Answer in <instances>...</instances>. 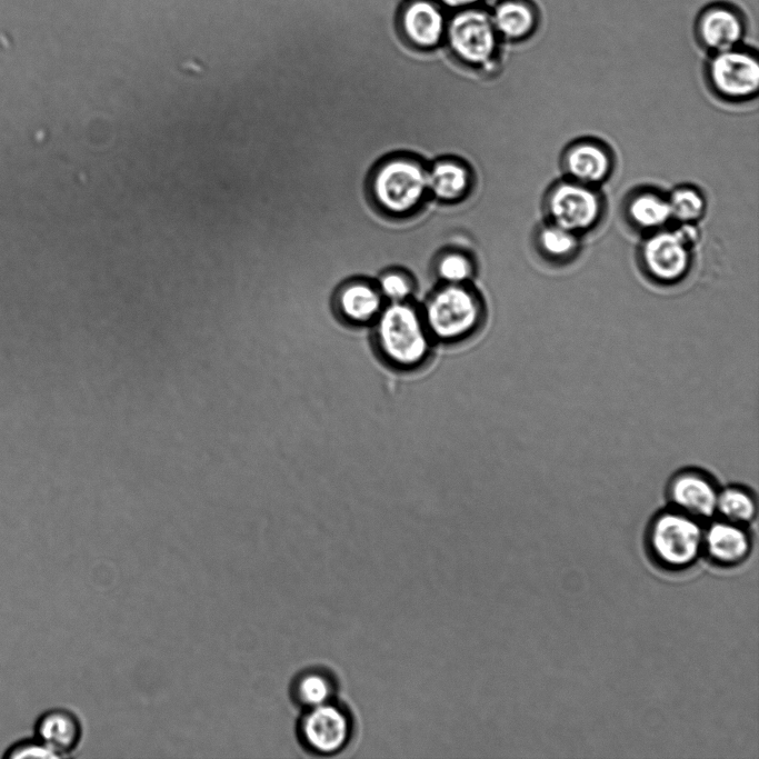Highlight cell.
Returning a JSON list of instances; mask_svg holds the SVG:
<instances>
[{
  "label": "cell",
  "mask_w": 759,
  "mask_h": 759,
  "mask_svg": "<svg viewBox=\"0 0 759 759\" xmlns=\"http://www.w3.org/2000/svg\"><path fill=\"white\" fill-rule=\"evenodd\" d=\"M699 239L696 223H679L673 229L650 232L640 247L646 274L657 283L675 284L689 272L692 249Z\"/></svg>",
  "instance_id": "cell-3"
},
{
  "label": "cell",
  "mask_w": 759,
  "mask_h": 759,
  "mask_svg": "<svg viewBox=\"0 0 759 759\" xmlns=\"http://www.w3.org/2000/svg\"><path fill=\"white\" fill-rule=\"evenodd\" d=\"M337 691L334 678L322 668L298 672L290 683V698L302 710L332 701Z\"/></svg>",
  "instance_id": "cell-19"
},
{
  "label": "cell",
  "mask_w": 759,
  "mask_h": 759,
  "mask_svg": "<svg viewBox=\"0 0 759 759\" xmlns=\"http://www.w3.org/2000/svg\"><path fill=\"white\" fill-rule=\"evenodd\" d=\"M540 254L553 263L570 261L580 249V236L546 220L536 233Z\"/></svg>",
  "instance_id": "cell-20"
},
{
  "label": "cell",
  "mask_w": 759,
  "mask_h": 759,
  "mask_svg": "<svg viewBox=\"0 0 759 759\" xmlns=\"http://www.w3.org/2000/svg\"><path fill=\"white\" fill-rule=\"evenodd\" d=\"M378 290L391 302L407 301L412 292L410 278L399 272H389L379 279Z\"/></svg>",
  "instance_id": "cell-26"
},
{
  "label": "cell",
  "mask_w": 759,
  "mask_h": 759,
  "mask_svg": "<svg viewBox=\"0 0 759 759\" xmlns=\"http://www.w3.org/2000/svg\"><path fill=\"white\" fill-rule=\"evenodd\" d=\"M480 0H437V2L452 9H466L478 3Z\"/></svg>",
  "instance_id": "cell-27"
},
{
  "label": "cell",
  "mask_w": 759,
  "mask_h": 759,
  "mask_svg": "<svg viewBox=\"0 0 759 759\" xmlns=\"http://www.w3.org/2000/svg\"><path fill=\"white\" fill-rule=\"evenodd\" d=\"M746 19L732 4L717 2L707 6L696 21V37L711 53L740 46L746 33Z\"/></svg>",
  "instance_id": "cell-11"
},
{
  "label": "cell",
  "mask_w": 759,
  "mask_h": 759,
  "mask_svg": "<svg viewBox=\"0 0 759 759\" xmlns=\"http://www.w3.org/2000/svg\"><path fill=\"white\" fill-rule=\"evenodd\" d=\"M438 274L447 284H462L471 277L472 264L460 253H449L439 261Z\"/></svg>",
  "instance_id": "cell-25"
},
{
  "label": "cell",
  "mask_w": 759,
  "mask_h": 759,
  "mask_svg": "<svg viewBox=\"0 0 759 759\" xmlns=\"http://www.w3.org/2000/svg\"><path fill=\"white\" fill-rule=\"evenodd\" d=\"M626 214L632 226L648 232L663 229L672 220L668 198L652 190H640L630 196Z\"/></svg>",
  "instance_id": "cell-18"
},
{
  "label": "cell",
  "mask_w": 759,
  "mask_h": 759,
  "mask_svg": "<svg viewBox=\"0 0 759 759\" xmlns=\"http://www.w3.org/2000/svg\"><path fill=\"white\" fill-rule=\"evenodd\" d=\"M718 491L715 478L693 467L675 472L666 487L669 507L701 522L716 516Z\"/></svg>",
  "instance_id": "cell-10"
},
{
  "label": "cell",
  "mask_w": 759,
  "mask_h": 759,
  "mask_svg": "<svg viewBox=\"0 0 759 759\" xmlns=\"http://www.w3.org/2000/svg\"><path fill=\"white\" fill-rule=\"evenodd\" d=\"M337 303L340 316L357 326L374 322L383 308L378 288L366 282H351L342 287Z\"/></svg>",
  "instance_id": "cell-17"
},
{
  "label": "cell",
  "mask_w": 759,
  "mask_h": 759,
  "mask_svg": "<svg viewBox=\"0 0 759 759\" xmlns=\"http://www.w3.org/2000/svg\"><path fill=\"white\" fill-rule=\"evenodd\" d=\"M373 323L377 348L389 363L412 369L427 359L433 339L422 312L411 303L391 302Z\"/></svg>",
  "instance_id": "cell-1"
},
{
  "label": "cell",
  "mask_w": 759,
  "mask_h": 759,
  "mask_svg": "<svg viewBox=\"0 0 759 759\" xmlns=\"http://www.w3.org/2000/svg\"><path fill=\"white\" fill-rule=\"evenodd\" d=\"M33 736L59 758L70 757L79 748L83 727L79 716L66 707L41 711L33 722Z\"/></svg>",
  "instance_id": "cell-13"
},
{
  "label": "cell",
  "mask_w": 759,
  "mask_h": 759,
  "mask_svg": "<svg viewBox=\"0 0 759 759\" xmlns=\"http://www.w3.org/2000/svg\"><path fill=\"white\" fill-rule=\"evenodd\" d=\"M561 166L566 178L598 188L613 170V156L605 143L580 139L566 148Z\"/></svg>",
  "instance_id": "cell-12"
},
{
  "label": "cell",
  "mask_w": 759,
  "mask_h": 759,
  "mask_svg": "<svg viewBox=\"0 0 759 759\" xmlns=\"http://www.w3.org/2000/svg\"><path fill=\"white\" fill-rule=\"evenodd\" d=\"M667 198L671 219L678 223H697L706 212V198L695 187L680 186Z\"/></svg>",
  "instance_id": "cell-23"
},
{
  "label": "cell",
  "mask_w": 759,
  "mask_h": 759,
  "mask_svg": "<svg viewBox=\"0 0 759 759\" xmlns=\"http://www.w3.org/2000/svg\"><path fill=\"white\" fill-rule=\"evenodd\" d=\"M543 208L547 221L581 236L599 223L605 202L596 187L565 178L548 189Z\"/></svg>",
  "instance_id": "cell-5"
},
{
  "label": "cell",
  "mask_w": 759,
  "mask_h": 759,
  "mask_svg": "<svg viewBox=\"0 0 759 759\" xmlns=\"http://www.w3.org/2000/svg\"><path fill=\"white\" fill-rule=\"evenodd\" d=\"M399 22L408 41L422 49L436 47L446 32L443 13L433 0H409L400 11Z\"/></svg>",
  "instance_id": "cell-15"
},
{
  "label": "cell",
  "mask_w": 759,
  "mask_h": 759,
  "mask_svg": "<svg viewBox=\"0 0 759 759\" xmlns=\"http://www.w3.org/2000/svg\"><path fill=\"white\" fill-rule=\"evenodd\" d=\"M6 759H57L59 758L50 748L37 737H26L10 743L3 751Z\"/></svg>",
  "instance_id": "cell-24"
},
{
  "label": "cell",
  "mask_w": 759,
  "mask_h": 759,
  "mask_svg": "<svg viewBox=\"0 0 759 759\" xmlns=\"http://www.w3.org/2000/svg\"><path fill=\"white\" fill-rule=\"evenodd\" d=\"M469 181L468 170L452 160L438 161L428 171V189L435 197L443 201L461 198L469 186Z\"/></svg>",
  "instance_id": "cell-22"
},
{
  "label": "cell",
  "mask_w": 759,
  "mask_h": 759,
  "mask_svg": "<svg viewBox=\"0 0 759 759\" xmlns=\"http://www.w3.org/2000/svg\"><path fill=\"white\" fill-rule=\"evenodd\" d=\"M757 515V501L751 490L740 485L719 488L716 516L718 518L747 527Z\"/></svg>",
  "instance_id": "cell-21"
},
{
  "label": "cell",
  "mask_w": 759,
  "mask_h": 759,
  "mask_svg": "<svg viewBox=\"0 0 759 759\" xmlns=\"http://www.w3.org/2000/svg\"><path fill=\"white\" fill-rule=\"evenodd\" d=\"M707 78L715 93L725 100L745 101L757 96L759 61L749 49L736 47L712 53Z\"/></svg>",
  "instance_id": "cell-8"
},
{
  "label": "cell",
  "mask_w": 759,
  "mask_h": 759,
  "mask_svg": "<svg viewBox=\"0 0 759 759\" xmlns=\"http://www.w3.org/2000/svg\"><path fill=\"white\" fill-rule=\"evenodd\" d=\"M491 20L498 34L520 41L537 30L539 12L530 0H502L495 8Z\"/></svg>",
  "instance_id": "cell-16"
},
{
  "label": "cell",
  "mask_w": 759,
  "mask_h": 759,
  "mask_svg": "<svg viewBox=\"0 0 759 759\" xmlns=\"http://www.w3.org/2000/svg\"><path fill=\"white\" fill-rule=\"evenodd\" d=\"M701 521L671 507L657 512L646 532L648 552L656 565L670 571L689 568L702 552Z\"/></svg>",
  "instance_id": "cell-2"
},
{
  "label": "cell",
  "mask_w": 759,
  "mask_h": 759,
  "mask_svg": "<svg viewBox=\"0 0 759 759\" xmlns=\"http://www.w3.org/2000/svg\"><path fill=\"white\" fill-rule=\"evenodd\" d=\"M432 339L453 342L469 337L480 324L479 298L463 284H447L432 293L421 311Z\"/></svg>",
  "instance_id": "cell-4"
},
{
  "label": "cell",
  "mask_w": 759,
  "mask_h": 759,
  "mask_svg": "<svg viewBox=\"0 0 759 759\" xmlns=\"http://www.w3.org/2000/svg\"><path fill=\"white\" fill-rule=\"evenodd\" d=\"M446 37L452 52L469 64L489 63L497 50V31L491 16L477 8L457 12L446 27Z\"/></svg>",
  "instance_id": "cell-9"
},
{
  "label": "cell",
  "mask_w": 759,
  "mask_h": 759,
  "mask_svg": "<svg viewBox=\"0 0 759 759\" xmlns=\"http://www.w3.org/2000/svg\"><path fill=\"white\" fill-rule=\"evenodd\" d=\"M428 189V172L411 159L385 162L376 172L373 193L388 212L403 214L416 208Z\"/></svg>",
  "instance_id": "cell-6"
},
{
  "label": "cell",
  "mask_w": 759,
  "mask_h": 759,
  "mask_svg": "<svg viewBox=\"0 0 759 759\" xmlns=\"http://www.w3.org/2000/svg\"><path fill=\"white\" fill-rule=\"evenodd\" d=\"M702 551L720 567L742 563L751 551V539L745 526L720 518L703 529Z\"/></svg>",
  "instance_id": "cell-14"
},
{
  "label": "cell",
  "mask_w": 759,
  "mask_h": 759,
  "mask_svg": "<svg viewBox=\"0 0 759 759\" xmlns=\"http://www.w3.org/2000/svg\"><path fill=\"white\" fill-rule=\"evenodd\" d=\"M352 729L347 709L332 700L304 709L296 730L304 750L317 756H332L347 747Z\"/></svg>",
  "instance_id": "cell-7"
}]
</instances>
